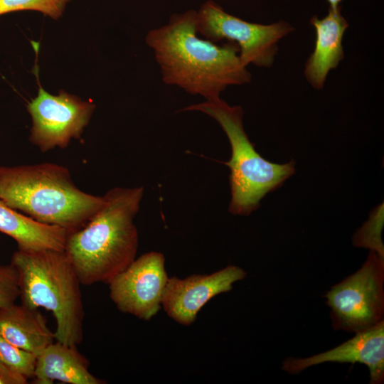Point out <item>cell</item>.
<instances>
[{
    "label": "cell",
    "mask_w": 384,
    "mask_h": 384,
    "mask_svg": "<svg viewBox=\"0 0 384 384\" xmlns=\"http://www.w3.org/2000/svg\"><path fill=\"white\" fill-rule=\"evenodd\" d=\"M197 11L172 14L167 23L150 30L146 45L153 50L162 81L206 100L220 98L228 87L248 83L251 74L235 43L222 46L198 36Z\"/></svg>",
    "instance_id": "6da1fadb"
},
{
    "label": "cell",
    "mask_w": 384,
    "mask_h": 384,
    "mask_svg": "<svg viewBox=\"0 0 384 384\" xmlns=\"http://www.w3.org/2000/svg\"><path fill=\"white\" fill-rule=\"evenodd\" d=\"M143 193V187L110 189L92 218L68 233L64 251L81 284H108L135 260L138 233L134 218Z\"/></svg>",
    "instance_id": "7a4b0ae2"
},
{
    "label": "cell",
    "mask_w": 384,
    "mask_h": 384,
    "mask_svg": "<svg viewBox=\"0 0 384 384\" xmlns=\"http://www.w3.org/2000/svg\"><path fill=\"white\" fill-rule=\"evenodd\" d=\"M0 199L46 225L76 230L105 203L103 196L80 190L68 169L55 163L0 166Z\"/></svg>",
    "instance_id": "3957f363"
},
{
    "label": "cell",
    "mask_w": 384,
    "mask_h": 384,
    "mask_svg": "<svg viewBox=\"0 0 384 384\" xmlns=\"http://www.w3.org/2000/svg\"><path fill=\"white\" fill-rule=\"evenodd\" d=\"M11 263L18 272L21 304L51 311L56 321L55 340L80 344L84 320L81 282L65 251L18 250Z\"/></svg>",
    "instance_id": "277c9868"
},
{
    "label": "cell",
    "mask_w": 384,
    "mask_h": 384,
    "mask_svg": "<svg viewBox=\"0 0 384 384\" xmlns=\"http://www.w3.org/2000/svg\"><path fill=\"white\" fill-rule=\"evenodd\" d=\"M182 111H199L218 122L228 137L231 157L225 163L230 169L231 201L229 211L248 215L257 210L260 201L280 187L295 172V163L276 164L264 159L250 141L243 127V111L220 98L194 104Z\"/></svg>",
    "instance_id": "5b68a950"
},
{
    "label": "cell",
    "mask_w": 384,
    "mask_h": 384,
    "mask_svg": "<svg viewBox=\"0 0 384 384\" xmlns=\"http://www.w3.org/2000/svg\"><path fill=\"white\" fill-rule=\"evenodd\" d=\"M384 257L373 250L353 274L324 296L335 331L357 333L384 320Z\"/></svg>",
    "instance_id": "8992f818"
},
{
    "label": "cell",
    "mask_w": 384,
    "mask_h": 384,
    "mask_svg": "<svg viewBox=\"0 0 384 384\" xmlns=\"http://www.w3.org/2000/svg\"><path fill=\"white\" fill-rule=\"evenodd\" d=\"M197 30L205 39L235 43L244 65L270 67L277 53L278 42L293 31L289 23L265 25L247 22L225 12L216 2L208 0L197 11Z\"/></svg>",
    "instance_id": "52a82bcc"
},
{
    "label": "cell",
    "mask_w": 384,
    "mask_h": 384,
    "mask_svg": "<svg viewBox=\"0 0 384 384\" xmlns=\"http://www.w3.org/2000/svg\"><path fill=\"white\" fill-rule=\"evenodd\" d=\"M33 71L39 89L26 106L32 121L29 140L43 153L65 149L72 139L80 138L95 105L63 90L58 95L50 94L40 84L36 61Z\"/></svg>",
    "instance_id": "ba28073f"
},
{
    "label": "cell",
    "mask_w": 384,
    "mask_h": 384,
    "mask_svg": "<svg viewBox=\"0 0 384 384\" xmlns=\"http://www.w3.org/2000/svg\"><path fill=\"white\" fill-rule=\"evenodd\" d=\"M162 253L151 251L135 259L108 284L117 309L149 320L160 310L168 282Z\"/></svg>",
    "instance_id": "9c48e42d"
},
{
    "label": "cell",
    "mask_w": 384,
    "mask_h": 384,
    "mask_svg": "<svg viewBox=\"0 0 384 384\" xmlns=\"http://www.w3.org/2000/svg\"><path fill=\"white\" fill-rule=\"evenodd\" d=\"M246 272L228 265L210 274H192L184 279L169 278L161 306L167 315L182 325H190L202 307L216 295L230 292L233 284L243 279Z\"/></svg>",
    "instance_id": "30bf717a"
},
{
    "label": "cell",
    "mask_w": 384,
    "mask_h": 384,
    "mask_svg": "<svg viewBox=\"0 0 384 384\" xmlns=\"http://www.w3.org/2000/svg\"><path fill=\"white\" fill-rule=\"evenodd\" d=\"M359 363L369 370L370 384L384 382V320L357 333L351 338L329 351L307 358H285L282 369L292 375L324 363Z\"/></svg>",
    "instance_id": "8fae6325"
},
{
    "label": "cell",
    "mask_w": 384,
    "mask_h": 384,
    "mask_svg": "<svg viewBox=\"0 0 384 384\" xmlns=\"http://www.w3.org/2000/svg\"><path fill=\"white\" fill-rule=\"evenodd\" d=\"M310 23L316 31V41L306 62L304 75L314 88L321 90L329 71L336 68L344 58L342 40L348 23L341 14V6L329 7L324 18L314 16Z\"/></svg>",
    "instance_id": "7c38bea8"
},
{
    "label": "cell",
    "mask_w": 384,
    "mask_h": 384,
    "mask_svg": "<svg viewBox=\"0 0 384 384\" xmlns=\"http://www.w3.org/2000/svg\"><path fill=\"white\" fill-rule=\"evenodd\" d=\"M88 366L77 346L56 341L37 355L33 378L37 384H51L55 380L70 384L103 383L90 373Z\"/></svg>",
    "instance_id": "4fadbf2b"
},
{
    "label": "cell",
    "mask_w": 384,
    "mask_h": 384,
    "mask_svg": "<svg viewBox=\"0 0 384 384\" xmlns=\"http://www.w3.org/2000/svg\"><path fill=\"white\" fill-rule=\"evenodd\" d=\"M0 336L36 356L55 340L38 309L15 303L0 309Z\"/></svg>",
    "instance_id": "5bb4252c"
},
{
    "label": "cell",
    "mask_w": 384,
    "mask_h": 384,
    "mask_svg": "<svg viewBox=\"0 0 384 384\" xmlns=\"http://www.w3.org/2000/svg\"><path fill=\"white\" fill-rule=\"evenodd\" d=\"M0 232L14 239L18 250H64L70 231L39 223L14 210L0 199Z\"/></svg>",
    "instance_id": "9a60e30c"
},
{
    "label": "cell",
    "mask_w": 384,
    "mask_h": 384,
    "mask_svg": "<svg viewBox=\"0 0 384 384\" xmlns=\"http://www.w3.org/2000/svg\"><path fill=\"white\" fill-rule=\"evenodd\" d=\"M383 226V205H380L371 213L368 220L358 230L353 237L356 247H365L384 257V247L381 233Z\"/></svg>",
    "instance_id": "2e32d148"
},
{
    "label": "cell",
    "mask_w": 384,
    "mask_h": 384,
    "mask_svg": "<svg viewBox=\"0 0 384 384\" xmlns=\"http://www.w3.org/2000/svg\"><path fill=\"white\" fill-rule=\"evenodd\" d=\"M71 0H0V16L20 11H36L54 20L63 14Z\"/></svg>",
    "instance_id": "e0dca14e"
},
{
    "label": "cell",
    "mask_w": 384,
    "mask_h": 384,
    "mask_svg": "<svg viewBox=\"0 0 384 384\" xmlns=\"http://www.w3.org/2000/svg\"><path fill=\"white\" fill-rule=\"evenodd\" d=\"M36 356L23 351L0 336V363L21 374L33 378Z\"/></svg>",
    "instance_id": "ac0fdd59"
},
{
    "label": "cell",
    "mask_w": 384,
    "mask_h": 384,
    "mask_svg": "<svg viewBox=\"0 0 384 384\" xmlns=\"http://www.w3.org/2000/svg\"><path fill=\"white\" fill-rule=\"evenodd\" d=\"M19 295L16 269L11 263L0 265V309L15 303Z\"/></svg>",
    "instance_id": "d6986e66"
},
{
    "label": "cell",
    "mask_w": 384,
    "mask_h": 384,
    "mask_svg": "<svg viewBox=\"0 0 384 384\" xmlns=\"http://www.w3.org/2000/svg\"><path fill=\"white\" fill-rule=\"evenodd\" d=\"M27 380L21 374L0 363V384H25Z\"/></svg>",
    "instance_id": "ffe728a7"
},
{
    "label": "cell",
    "mask_w": 384,
    "mask_h": 384,
    "mask_svg": "<svg viewBox=\"0 0 384 384\" xmlns=\"http://www.w3.org/2000/svg\"><path fill=\"white\" fill-rule=\"evenodd\" d=\"M327 1L329 4L330 8L336 9L340 6V3L342 1V0H327Z\"/></svg>",
    "instance_id": "44dd1931"
}]
</instances>
